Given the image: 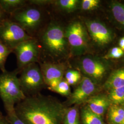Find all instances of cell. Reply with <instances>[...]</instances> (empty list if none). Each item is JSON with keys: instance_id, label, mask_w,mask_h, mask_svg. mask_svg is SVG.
I'll list each match as a JSON object with an SVG mask.
<instances>
[{"instance_id": "1", "label": "cell", "mask_w": 124, "mask_h": 124, "mask_svg": "<svg viewBox=\"0 0 124 124\" xmlns=\"http://www.w3.org/2000/svg\"><path fill=\"white\" fill-rule=\"evenodd\" d=\"M67 108L57 98L40 93L26 97L15 105V110L26 124H63Z\"/></svg>"}, {"instance_id": "2", "label": "cell", "mask_w": 124, "mask_h": 124, "mask_svg": "<svg viewBox=\"0 0 124 124\" xmlns=\"http://www.w3.org/2000/svg\"><path fill=\"white\" fill-rule=\"evenodd\" d=\"M49 20L36 38L41 52L40 61L63 62L70 54L65 34V26L51 15Z\"/></svg>"}, {"instance_id": "3", "label": "cell", "mask_w": 124, "mask_h": 124, "mask_svg": "<svg viewBox=\"0 0 124 124\" xmlns=\"http://www.w3.org/2000/svg\"><path fill=\"white\" fill-rule=\"evenodd\" d=\"M46 8L28 3L10 15L8 18L18 24L29 36L36 37L48 22L46 20Z\"/></svg>"}, {"instance_id": "4", "label": "cell", "mask_w": 124, "mask_h": 124, "mask_svg": "<svg viewBox=\"0 0 124 124\" xmlns=\"http://www.w3.org/2000/svg\"><path fill=\"white\" fill-rule=\"evenodd\" d=\"M18 69L13 71H5L0 74V97L5 110L14 108L15 105L26 98L21 87L17 75Z\"/></svg>"}, {"instance_id": "5", "label": "cell", "mask_w": 124, "mask_h": 124, "mask_svg": "<svg viewBox=\"0 0 124 124\" xmlns=\"http://www.w3.org/2000/svg\"><path fill=\"white\" fill-rule=\"evenodd\" d=\"M65 34L71 55L80 56L87 51L90 37L83 22L77 19L70 23L65 26Z\"/></svg>"}, {"instance_id": "6", "label": "cell", "mask_w": 124, "mask_h": 124, "mask_svg": "<svg viewBox=\"0 0 124 124\" xmlns=\"http://www.w3.org/2000/svg\"><path fill=\"white\" fill-rule=\"evenodd\" d=\"M18 77L23 92L26 97L40 93L46 87L40 66L38 63L27 65L20 70Z\"/></svg>"}, {"instance_id": "7", "label": "cell", "mask_w": 124, "mask_h": 124, "mask_svg": "<svg viewBox=\"0 0 124 124\" xmlns=\"http://www.w3.org/2000/svg\"><path fill=\"white\" fill-rule=\"evenodd\" d=\"M17 60L18 70H21L27 65L40 61L41 52L37 39L32 37L18 45L13 50Z\"/></svg>"}, {"instance_id": "8", "label": "cell", "mask_w": 124, "mask_h": 124, "mask_svg": "<svg viewBox=\"0 0 124 124\" xmlns=\"http://www.w3.org/2000/svg\"><path fill=\"white\" fill-rule=\"evenodd\" d=\"M31 38L21 27L8 18L0 25V42L13 52L18 45Z\"/></svg>"}, {"instance_id": "9", "label": "cell", "mask_w": 124, "mask_h": 124, "mask_svg": "<svg viewBox=\"0 0 124 124\" xmlns=\"http://www.w3.org/2000/svg\"><path fill=\"white\" fill-rule=\"evenodd\" d=\"M80 71L95 83L104 78L108 70L106 64L91 55L82 56L78 62Z\"/></svg>"}, {"instance_id": "10", "label": "cell", "mask_w": 124, "mask_h": 124, "mask_svg": "<svg viewBox=\"0 0 124 124\" xmlns=\"http://www.w3.org/2000/svg\"><path fill=\"white\" fill-rule=\"evenodd\" d=\"M38 64L43 76L45 84L50 91L56 87L64 78L65 73L68 69L65 62L40 61Z\"/></svg>"}, {"instance_id": "11", "label": "cell", "mask_w": 124, "mask_h": 124, "mask_svg": "<svg viewBox=\"0 0 124 124\" xmlns=\"http://www.w3.org/2000/svg\"><path fill=\"white\" fill-rule=\"evenodd\" d=\"M96 89V83L94 81L87 77L83 76L74 92L71 93L66 101L63 103L67 107L83 104L93 96Z\"/></svg>"}, {"instance_id": "12", "label": "cell", "mask_w": 124, "mask_h": 124, "mask_svg": "<svg viewBox=\"0 0 124 124\" xmlns=\"http://www.w3.org/2000/svg\"><path fill=\"white\" fill-rule=\"evenodd\" d=\"M89 37L97 44L104 46L112 40L111 31L102 23L96 20H85L84 21Z\"/></svg>"}, {"instance_id": "13", "label": "cell", "mask_w": 124, "mask_h": 124, "mask_svg": "<svg viewBox=\"0 0 124 124\" xmlns=\"http://www.w3.org/2000/svg\"><path fill=\"white\" fill-rule=\"evenodd\" d=\"M84 104L91 111L100 116L104 114L111 104L108 97L102 95L93 96Z\"/></svg>"}, {"instance_id": "14", "label": "cell", "mask_w": 124, "mask_h": 124, "mask_svg": "<svg viewBox=\"0 0 124 124\" xmlns=\"http://www.w3.org/2000/svg\"><path fill=\"white\" fill-rule=\"evenodd\" d=\"M103 86L104 88L108 91L124 86V68L113 71L107 79Z\"/></svg>"}, {"instance_id": "15", "label": "cell", "mask_w": 124, "mask_h": 124, "mask_svg": "<svg viewBox=\"0 0 124 124\" xmlns=\"http://www.w3.org/2000/svg\"><path fill=\"white\" fill-rule=\"evenodd\" d=\"M80 4L79 0H53L51 7L58 11L71 13L78 9Z\"/></svg>"}, {"instance_id": "16", "label": "cell", "mask_w": 124, "mask_h": 124, "mask_svg": "<svg viewBox=\"0 0 124 124\" xmlns=\"http://www.w3.org/2000/svg\"><path fill=\"white\" fill-rule=\"evenodd\" d=\"M26 0H0V7L9 17L15 11L28 4Z\"/></svg>"}, {"instance_id": "17", "label": "cell", "mask_w": 124, "mask_h": 124, "mask_svg": "<svg viewBox=\"0 0 124 124\" xmlns=\"http://www.w3.org/2000/svg\"><path fill=\"white\" fill-rule=\"evenodd\" d=\"M83 104L80 109L82 124H104L102 116L94 114L85 104Z\"/></svg>"}, {"instance_id": "18", "label": "cell", "mask_w": 124, "mask_h": 124, "mask_svg": "<svg viewBox=\"0 0 124 124\" xmlns=\"http://www.w3.org/2000/svg\"><path fill=\"white\" fill-rule=\"evenodd\" d=\"M108 120L113 124H120L124 117V109L120 105L112 104L108 109Z\"/></svg>"}, {"instance_id": "19", "label": "cell", "mask_w": 124, "mask_h": 124, "mask_svg": "<svg viewBox=\"0 0 124 124\" xmlns=\"http://www.w3.org/2000/svg\"><path fill=\"white\" fill-rule=\"evenodd\" d=\"M79 106L67 107L63 118V124H80Z\"/></svg>"}, {"instance_id": "20", "label": "cell", "mask_w": 124, "mask_h": 124, "mask_svg": "<svg viewBox=\"0 0 124 124\" xmlns=\"http://www.w3.org/2000/svg\"><path fill=\"white\" fill-rule=\"evenodd\" d=\"M107 97L112 104L122 105L124 102V86L109 90Z\"/></svg>"}, {"instance_id": "21", "label": "cell", "mask_w": 124, "mask_h": 124, "mask_svg": "<svg viewBox=\"0 0 124 124\" xmlns=\"http://www.w3.org/2000/svg\"><path fill=\"white\" fill-rule=\"evenodd\" d=\"M111 12L115 20L124 27V5L118 1L111 3Z\"/></svg>"}, {"instance_id": "22", "label": "cell", "mask_w": 124, "mask_h": 124, "mask_svg": "<svg viewBox=\"0 0 124 124\" xmlns=\"http://www.w3.org/2000/svg\"><path fill=\"white\" fill-rule=\"evenodd\" d=\"M82 78L80 70L73 69H67L64 76V79L70 85L78 84Z\"/></svg>"}, {"instance_id": "23", "label": "cell", "mask_w": 124, "mask_h": 124, "mask_svg": "<svg viewBox=\"0 0 124 124\" xmlns=\"http://www.w3.org/2000/svg\"><path fill=\"white\" fill-rule=\"evenodd\" d=\"M70 86V85L63 78L58 83L57 85L52 89L51 91L58 93L62 96L69 97L71 93Z\"/></svg>"}, {"instance_id": "24", "label": "cell", "mask_w": 124, "mask_h": 124, "mask_svg": "<svg viewBox=\"0 0 124 124\" xmlns=\"http://www.w3.org/2000/svg\"><path fill=\"white\" fill-rule=\"evenodd\" d=\"M13 51L0 42V70L2 72L7 71L5 64L7 58Z\"/></svg>"}, {"instance_id": "25", "label": "cell", "mask_w": 124, "mask_h": 124, "mask_svg": "<svg viewBox=\"0 0 124 124\" xmlns=\"http://www.w3.org/2000/svg\"><path fill=\"white\" fill-rule=\"evenodd\" d=\"M99 0H82L80 1V7L84 11H90L98 8L100 4Z\"/></svg>"}, {"instance_id": "26", "label": "cell", "mask_w": 124, "mask_h": 124, "mask_svg": "<svg viewBox=\"0 0 124 124\" xmlns=\"http://www.w3.org/2000/svg\"><path fill=\"white\" fill-rule=\"evenodd\" d=\"M124 55V51L120 47H114L109 50L103 58L104 59H118L121 58Z\"/></svg>"}, {"instance_id": "27", "label": "cell", "mask_w": 124, "mask_h": 124, "mask_svg": "<svg viewBox=\"0 0 124 124\" xmlns=\"http://www.w3.org/2000/svg\"><path fill=\"white\" fill-rule=\"evenodd\" d=\"M7 114V118L10 124H26L17 115L15 108L6 110Z\"/></svg>"}, {"instance_id": "28", "label": "cell", "mask_w": 124, "mask_h": 124, "mask_svg": "<svg viewBox=\"0 0 124 124\" xmlns=\"http://www.w3.org/2000/svg\"><path fill=\"white\" fill-rule=\"evenodd\" d=\"M0 124H10L7 116L3 115L0 111Z\"/></svg>"}, {"instance_id": "29", "label": "cell", "mask_w": 124, "mask_h": 124, "mask_svg": "<svg viewBox=\"0 0 124 124\" xmlns=\"http://www.w3.org/2000/svg\"><path fill=\"white\" fill-rule=\"evenodd\" d=\"M8 18V16L5 13L0 7V25Z\"/></svg>"}, {"instance_id": "30", "label": "cell", "mask_w": 124, "mask_h": 124, "mask_svg": "<svg viewBox=\"0 0 124 124\" xmlns=\"http://www.w3.org/2000/svg\"><path fill=\"white\" fill-rule=\"evenodd\" d=\"M119 47L124 51V37L121 38L119 42Z\"/></svg>"}, {"instance_id": "31", "label": "cell", "mask_w": 124, "mask_h": 124, "mask_svg": "<svg viewBox=\"0 0 124 124\" xmlns=\"http://www.w3.org/2000/svg\"><path fill=\"white\" fill-rule=\"evenodd\" d=\"M124 124V118H123V120H122V121L121 122V124Z\"/></svg>"}, {"instance_id": "32", "label": "cell", "mask_w": 124, "mask_h": 124, "mask_svg": "<svg viewBox=\"0 0 124 124\" xmlns=\"http://www.w3.org/2000/svg\"><path fill=\"white\" fill-rule=\"evenodd\" d=\"M122 107L124 109V102L122 104Z\"/></svg>"}]
</instances>
